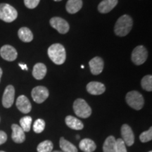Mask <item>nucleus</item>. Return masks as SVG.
<instances>
[{
  "instance_id": "f8f14e48",
  "label": "nucleus",
  "mask_w": 152,
  "mask_h": 152,
  "mask_svg": "<svg viewBox=\"0 0 152 152\" xmlns=\"http://www.w3.org/2000/svg\"><path fill=\"white\" fill-rule=\"evenodd\" d=\"M16 107L23 113H28L32 109V106L29 99L25 95L19 96L16 100Z\"/></svg>"
},
{
  "instance_id": "cd10ccee",
  "label": "nucleus",
  "mask_w": 152,
  "mask_h": 152,
  "mask_svg": "<svg viewBox=\"0 0 152 152\" xmlns=\"http://www.w3.org/2000/svg\"><path fill=\"white\" fill-rule=\"evenodd\" d=\"M140 141L143 143H145V142H148L151 141L152 140V128L151 127L150 128L149 130L145 131V132H143L140 135Z\"/></svg>"
},
{
  "instance_id": "7ed1b4c3",
  "label": "nucleus",
  "mask_w": 152,
  "mask_h": 152,
  "mask_svg": "<svg viewBox=\"0 0 152 152\" xmlns=\"http://www.w3.org/2000/svg\"><path fill=\"white\" fill-rule=\"evenodd\" d=\"M18 17L16 9L7 3L0 4V20L7 23H11Z\"/></svg>"
},
{
  "instance_id": "c9c22d12",
  "label": "nucleus",
  "mask_w": 152,
  "mask_h": 152,
  "mask_svg": "<svg viewBox=\"0 0 152 152\" xmlns=\"http://www.w3.org/2000/svg\"><path fill=\"white\" fill-rule=\"evenodd\" d=\"M81 68H84V66H81Z\"/></svg>"
},
{
  "instance_id": "393cba45",
  "label": "nucleus",
  "mask_w": 152,
  "mask_h": 152,
  "mask_svg": "<svg viewBox=\"0 0 152 152\" xmlns=\"http://www.w3.org/2000/svg\"><path fill=\"white\" fill-rule=\"evenodd\" d=\"M142 87L147 92L152 91V76L148 75L144 76L141 81Z\"/></svg>"
},
{
  "instance_id": "a211bd4d",
  "label": "nucleus",
  "mask_w": 152,
  "mask_h": 152,
  "mask_svg": "<svg viewBox=\"0 0 152 152\" xmlns=\"http://www.w3.org/2000/svg\"><path fill=\"white\" fill-rule=\"evenodd\" d=\"M47 74L46 66L42 63H37L33 67V75L36 80H42Z\"/></svg>"
},
{
  "instance_id": "7c9ffc66",
  "label": "nucleus",
  "mask_w": 152,
  "mask_h": 152,
  "mask_svg": "<svg viewBox=\"0 0 152 152\" xmlns=\"http://www.w3.org/2000/svg\"><path fill=\"white\" fill-rule=\"evenodd\" d=\"M7 140V134L4 131L0 130V145L4 144Z\"/></svg>"
},
{
  "instance_id": "6e6552de",
  "label": "nucleus",
  "mask_w": 152,
  "mask_h": 152,
  "mask_svg": "<svg viewBox=\"0 0 152 152\" xmlns=\"http://www.w3.org/2000/svg\"><path fill=\"white\" fill-rule=\"evenodd\" d=\"M51 26L61 34L67 33L69 30V24L66 20L60 17H54L50 19Z\"/></svg>"
},
{
  "instance_id": "20e7f679",
  "label": "nucleus",
  "mask_w": 152,
  "mask_h": 152,
  "mask_svg": "<svg viewBox=\"0 0 152 152\" xmlns=\"http://www.w3.org/2000/svg\"><path fill=\"white\" fill-rule=\"evenodd\" d=\"M73 110L77 116L82 118H89L92 114V109L86 101L83 99H77L73 103Z\"/></svg>"
},
{
  "instance_id": "4be33fe9",
  "label": "nucleus",
  "mask_w": 152,
  "mask_h": 152,
  "mask_svg": "<svg viewBox=\"0 0 152 152\" xmlns=\"http://www.w3.org/2000/svg\"><path fill=\"white\" fill-rule=\"evenodd\" d=\"M116 140L113 136H109L106 139L103 145L104 152H115Z\"/></svg>"
},
{
  "instance_id": "72a5a7b5",
  "label": "nucleus",
  "mask_w": 152,
  "mask_h": 152,
  "mask_svg": "<svg viewBox=\"0 0 152 152\" xmlns=\"http://www.w3.org/2000/svg\"><path fill=\"white\" fill-rule=\"evenodd\" d=\"M54 1H61V0H54Z\"/></svg>"
},
{
  "instance_id": "2f4dec72",
  "label": "nucleus",
  "mask_w": 152,
  "mask_h": 152,
  "mask_svg": "<svg viewBox=\"0 0 152 152\" xmlns=\"http://www.w3.org/2000/svg\"><path fill=\"white\" fill-rule=\"evenodd\" d=\"M18 66H20V68H21L22 70H26V71H28V67H27V65H26V64H18Z\"/></svg>"
},
{
  "instance_id": "c85d7f7f",
  "label": "nucleus",
  "mask_w": 152,
  "mask_h": 152,
  "mask_svg": "<svg viewBox=\"0 0 152 152\" xmlns=\"http://www.w3.org/2000/svg\"><path fill=\"white\" fill-rule=\"evenodd\" d=\"M115 152H127L126 145L122 139L119 138L116 140L115 143Z\"/></svg>"
},
{
  "instance_id": "f3484780",
  "label": "nucleus",
  "mask_w": 152,
  "mask_h": 152,
  "mask_svg": "<svg viewBox=\"0 0 152 152\" xmlns=\"http://www.w3.org/2000/svg\"><path fill=\"white\" fill-rule=\"evenodd\" d=\"M83 7L82 0H68L66 9L69 14H74L80 10Z\"/></svg>"
},
{
  "instance_id": "c756f323",
  "label": "nucleus",
  "mask_w": 152,
  "mask_h": 152,
  "mask_svg": "<svg viewBox=\"0 0 152 152\" xmlns=\"http://www.w3.org/2000/svg\"><path fill=\"white\" fill-rule=\"evenodd\" d=\"M40 0H24L25 6L30 9L36 8L39 4Z\"/></svg>"
},
{
  "instance_id": "ddd939ff",
  "label": "nucleus",
  "mask_w": 152,
  "mask_h": 152,
  "mask_svg": "<svg viewBox=\"0 0 152 152\" xmlns=\"http://www.w3.org/2000/svg\"><path fill=\"white\" fill-rule=\"evenodd\" d=\"M90 71L93 75H99L103 71L104 69V61L101 57L96 56L91 59L89 62Z\"/></svg>"
},
{
  "instance_id": "412c9836",
  "label": "nucleus",
  "mask_w": 152,
  "mask_h": 152,
  "mask_svg": "<svg viewBox=\"0 0 152 152\" xmlns=\"http://www.w3.org/2000/svg\"><path fill=\"white\" fill-rule=\"evenodd\" d=\"M18 37L24 42H30L33 39V34L28 28L23 27L18 30Z\"/></svg>"
},
{
  "instance_id": "9d476101",
  "label": "nucleus",
  "mask_w": 152,
  "mask_h": 152,
  "mask_svg": "<svg viewBox=\"0 0 152 152\" xmlns=\"http://www.w3.org/2000/svg\"><path fill=\"white\" fill-rule=\"evenodd\" d=\"M15 89L12 85H8L5 88L2 96V105L4 108L11 107L14 102Z\"/></svg>"
},
{
  "instance_id": "423d86ee",
  "label": "nucleus",
  "mask_w": 152,
  "mask_h": 152,
  "mask_svg": "<svg viewBox=\"0 0 152 152\" xmlns=\"http://www.w3.org/2000/svg\"><path fill=\"white\" fill-rule=\"evenodd\" d=\"M148 52L147 49L142 45L136 47L132 52L131 59L132 61L137 66L143 64L147 59Z\"/></svg>"
},
{
  "instance_id": "f704fd0d",
  "label": "nucleus",
  "mask_w": 152,
  "mask_h": 152,
  "mask_svg": "<svg viewBox=\"0 0 152 152\" xmlns=\"http://www.w3.org/2000/svg\"><path fill=\"white\" fill-rule=\"evenodd\" d=\"M52 152H63V151H52Z\"/></svg>"
},
{
  "instance_id": "e433bc0d",
  "label": "nucleus",
  "mask_w": 152,
  "mask_h": 152,
  "mask_svg": "<svg viewBox=\"0 0 152 152\" xmlns=\"http://www.w3.org/2000/svg\"><path fill=\"white\" fill-rule=\"evenodd\" d=\"M0 152H5V151H0Z\"/></svg>"
},
{
  "instance_id": "2eb2a0df",
  "label": "nucleus",
  "mask_w": 152,
  "mask_h": 152,
  "mask_svg": "<svg viewBox=\"0 0 152 152\" xmlns=\"http://www.w3.org/2000/svg\"><path fill=\"white\" fill-rule=\"evenodd\" d=\"M87 91L90 94L100 95L105 92L106 87L99 82H90L87 85Z\"/></svg>"
},
{
  "instance_id": "4468645a",
  "label": "nucleus",
  "mask_w": 152,
  "mask_h": 152,
  "mask_svg": "<svg viewBox=\"0 0 152 152\" xmlns=\"http://www.w3.org/2000/svg\"><path fill=\"white\" fill-rule=\"evenodd\" d=\"M11 129H12L11 138H12L13 141L18 144L23 143L26 140V134H25L23 130L16 124H13L11 125Z\"/></svg>"
},
{
  "instance_id": "b1692460",
  "label": "nucleus",
  "mask_w": 152,
  "mask_h": 152,
  "mask_svg": "<svg viewBox=\"0 0 152 152\" xmlns=\"http://www.w3.org/2000/svg\"><path fill=\"white\" fill-rule=\"evenodd\" d=\"M53 147L54 145L50 140H45L38 144L37 151V152H52Z\"/></svg>"
},
{
  "instance_id": "a878e982",
  "label": "nucleus",
  "mask_w": 152,
  "mask_h": 152,
  "mask_svg": "<svg viewBox=\"0 0 152 152\" xmlns=\"http://www.w3.org/2000/svg\"><path fill=\"white\" fill-rule=\"evenodd\" d=\"M32 118L30 116H24L20 120V128L23 130L24 132H29L31 128Z\"/></svg>"
},
{
  "instance_id": "473e14b6",
  "label": "nucleus",
  "mask_w": 152,
  "mask_h": 152,
  "mask_svg": "<svg viewBox=\"0 0 152 152\" xmlns=\"http://www.w3.org/2000/svg\"><path fill=\"white\" fill-rule=\"evenodd\" d=\"M2 73H3L2 69L0 68V81H1V76H2Z\"/></svg>"
},
{
  "instance_id": "5701e85b",
  "label": "nucleus",
  "mask_w": 152,
  "mask_h": 152,
  "mask_svg": "<svg viewBox=\"0 0 152 152\" xmlns=\"http://www.w3.org/2000/svg\"><path fill=\"white\" fill-rule=\"evenodd\" d=\"M59 145L63 152H77V149L75 146L64 137H61Z\"/></svg>"
},
{
  "instance_id": "1a4fd4ad",
  "label": "nucleus",
  "mask_w": 152,
  "mask_h": 152,
  "mask_svg": "<svg viewBox=\"0 0 152 152\" xmlns=\"http://www.w3.org/2000/svg\"><path fill=\"white\" fill-rule=\"evenodd\" d=\"M0 56L7 61H14L18 56V53L14 47L6 45L0 49Z\"/></svg>"
},
{
  "instance_id": "9b49d317",
  "label": "nucleus",
  "mask_w": 152,
  "mask_h": 152,
  "mask_svg": "<svg viewBox=\"0 0 152 152\" xmlns=\"http://www.w3.org/2000/svg\"><path fill=\"white\" fill-rule=\"evenodd\" d=\"M121 136L125 145L130 147L134 142V136L132 129L128 125L124 124L121 127Z\"/></svg>"
},
{
  "instance_id": "f257e3e1",
  "label": "nucleus",
  "mask_w": 152,
  "mask_h": 152,
  "mask_svg": "<svg viewBox=\"0 0 152 152\" xmlns=\"http://www.w3.org/2000/svg\"><path fill=\"white\" fill-rule=\"evenodd\" d=\"M132 19L129 15H123L118 19L114 27L115 34L119 37L126 36L132 28Z\"/></svg>"
},
{
  "instance_id": "aec40b11",
  "label": "nucleus",
  "mask_w": 152,
  "mask_h": 152,
  "mask_svg": "<svg viewBox=\"0 0 152 152\" xmlns=\"http://www.w3.org/2000/svg\"><path fill=\"white\" fill-rule=\"evenodd\" d=\"M79 147L84 152H93L96 149V145L93 140L85 138L82 140L80 142Z\"/></svg>"
},
{
  "instance_id": "4c0bfd02",
  "label": "nucleus",
  "mask_w": 152,
  "mask_h": 152,
  "mask_svg": "<svg viewBox=\"0 0 152 152\" xmlns=\"http://www.w3.org/2000/svg\"><path fill=\"white\" fill-rule=\"evenodd\" d=\"M149 152H152V151H149Z\"/></svg>"
},
{
  "instance_id": "bb28decb",
  "label": "nucleus",
  "mask_w": 152,
  "mask_h": 152,
  "mask_svg": "<svg viewBox=\"0 0 152 152\" xmlns=\"http://www.w3.org/2000/svg\"><path fill=\"white\" fill-rule=\"evenodd\" d=\"M45 128V121L42 119H37L36 120L35 122L33 124V130L35 133H39L42 132Z\"/></svg>"
},
{
  "instance_id": "0eeeda50",
  "label": "nucleus",
  "mask_w": 152,
  "mask_h": 152,
  "mask_svg": "<svg viewBox=\"0 0 152 152\" xmlns=\"http://www.w3.org/2000/svg\"><path fill=\"white\" fill-rule=\"evenodd\" d=\"M49 90L45 87L37 86L32 90L31 96L33 101L37 104H42L49 97Z\"/></svg>"
},
{
  "instance_id": "39448f33",
  "label": "nucleus",
  "mask_w": 152,
  "mask_h": 152,
  "mask_svg": "<svg viewBox=\"0 0 152 152\" xmlns=\"http://www.w3.org/2000/svg\"><path fill=\"white\" fill-rule=\"evenodd\" d=\"M127 104L132 109L140 110L142 109L144 104V99L142 94L137 91H131L126 94L125 96Z\"/></svg>"
},
{
  "instance_id": "6ab92c4d",
  "label": "nucleus",
  "mask_w": 152,
  "mask_h": 152,
  "mask_svg": "<svg viewBox=\"0 0 152 152\" xmlns=\"http://www.w3.org/2000/svg\"><path fill=\"white\" fill-rule=\"evenodd\" d=\"M65 122L71 129L75 130H80L84 128L83 123L81 121L77 119V118L72 116V115H68L65 119Z\"/></svg>"
},
{
  "instance_id": "f03ea898",
  "label": "nucleus",
  "mask_w": 152,
  "mask_h": 152,
  "mask_svg": "<svg viewBox=\"0 0 152 152\" xmlns=\"http://www.w3.org/2000/svg\"><path fill=\"white\" fill-rule=\"evenodd\" d=\"M48 56L51 60L56 65H61L65 62L66 58V50L64 47L61 44L56 43L49 47Z\"/></svg>"
},
{
  "instance_id": "dca6fc26",
  "label": "nucleus",
  "mask_w": 152,
  "mask_h": 152,
  "mask_svg": "<svg viewBox=\"0 0 152 152\" xmlns=\"http://www.w3.org/2000/svg\"><path fill=\"white\" fill-rule=\"evenodd\" d=\"M118 0H103L99 4L98 10L102 14H107L115 8Z\"/></svg>"
}]
</instances>
